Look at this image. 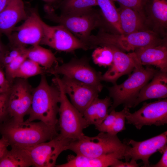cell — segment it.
I'll return each instance as SVG.
<instances>
[{"mask_svg":"<svg viewBox=\"0 0 167 167\" xmlns=\"http://www.w3.org/2000/svg\"><path fill=\"white\" fill-rule=\"evenodd\" d=\"M119 4L131 8L143 15V8L146 0H112Z\"/></svg>","mask_w":167,"mask_h":167,"instance_id":"cell-34","label":"cell"},{"mask_svg":"<svg viewBox=\"0 0 167 167\" xmlns=\"http://www.w3.org/2000/svg\"><path fill=\"white\" fill-rule=\"evenodd\" d=\"M9 144L6 139L2 137L0 139V157L2 155L5 151L7 149Z\"/></svg>","mask_w":167,"mask_h":167,"instance_id":"cell-39","label":"cell"},{"mask_svg":"<svg viewBox=\"0 0 167 167\" xmlns=\"http://www.w3.org/2000/svg\"><path fill=\"white\" fill-rule=\"evenodd\" d=\"M28 15L22 0H10L0 12V35L3 34L8 37L15 25L25 20Z\"/></svg>","mask_w":167,"mask_h":167,"instance_id":"cell-20","label":"cell"},{"mask_svg":"<svg viewBox=\"0 0 167 167\" xmlns=\"http://www.w3.org/2000/svg\"><path fill=\"white\" fill-rule=\"evenodd\" d=\"M126 119L127 124L133 125L138 130L144 126H159L167 124L166 98L149 103L145 102L140 109L134 113L128 111Z\"/></svg>","mask_w":167,"mask_h":167,"instance_id":"cell-13","label":"cell"},{"mask_svg":"<svg viewBox=\"0 0 167 167\" xmlns=\"http://www.w3.org/2000/svg\"><path fill=\"white\" fill-rule=\"evenodd\" d=\"M162 155L160 160L156 164L149 165L148 167H167V147L163 150Z\"/></svg>","mask_w":167,"mask_h":167,"instance_id":"cell-38","label":"cell"},{"mask_svg":"<svg viewBox=\"0 0 167 167\" xmlns=\"http://www.w3.org/2000/svg\"><path fill=\"white\" fill-rule=\"evenodd\" d=\"M43 1L46 2L49 4H51L54 3L56 2L59 0H42Z\"/></svg>","mask_w":167,"mask_h":167,"instance_id":"cell-42","label":"cell"},{"mask_svg":"<svg viewBox=\"0 0 167 167\" xmlns=\"http://www.w3.org/2000/svg\"><path fill=\"white\" fill-rule=\"evenodd\" d=\"M97 6L106 25L108 31L118 34H123L120 27L118 8L112 0H97Z\"/></svg>","mask_w":167,"mask_h":167,"instance_id":"cell-24","label":"cell"},{"mask_svg":"<svg viewBox=\"0 0 167 167\" xmlns=\"http://www.w3.org/2000/svg\"><path fill=\"white\" fill-rule=\"evenodd\" d=\"M134 52L142 65L155 66L167 72V38L160 43L141 47Z\"/></svg>","mask_w":167,"mask_h":167,"instance_id":"cell-19","label":"cell"},{"mask_svg":"<svg viewBox=\"0 0 167 167\" xmlns=\"http://www.w3.org/2000/svg\"><path fill=\"white\" fill-rule=\"evenodd\" d=\"M117 112L115 109L111 110L101 124L96 128L100 132H107L113 125Z\"/></svg>","mask_w":167,"mask_h":167,"instance_id":"cell-35","label":"cell"},{"mask_svg":"<svg viewBox=\"0 0 167 167\" xmlns=\"http://www.w3.org/2000/svg\"><path fill=\"white\" fill-rule=\"evenodd\" d=\"M44 9L46 19L62 25L85 43L95 29L107 30L100 10L92 8L81 13L58 15L49 5H46Z\"/></svg>","mask_w":167,"mask_h":167,"instance_id":"cell-3","label":"cell"},{"mask_svg":"<svg viewBox=\"0 0 167 167\" xmlns=\"http://www.w3.org/2000/svg\"><path fill=\"white\" fill-rule=\"evenodd\" d=\"M108 46L112 50L113 60L108 70L102 75L101 80L114 84L119 78L130 74L135 67L141 64L134 51L126 54L115 47Z\"/></svg>","mask_w":167,"mask_h":167,"instance_id":"cell-16","label":"cell"},{"mask_svg":"<svg viewBox=\"0 0 167 167\" xmlns=\"http://www.w3.org/2000/svg\"><path fill=\"white\" fill-rule=\"evenodd\" d=\"M60 78L62 89L73 105L83 115L86 109L100 92L89 85L65 76Z\"/></svg>","mask_w":167,"mask_h":167,"instance_id":"cell-14","label":"cell"},{"mask_svg":"<svg viewBox=\"0 0 167 167\" xmlns=\"http://www.w3.org/2000/svg\"><path fill=\"white\" fill-rule=\"evenodd\" d=\"M55 76L53 82L58 86L60 92L57 124L59 134L72 141L77 139L84 135V129L90 125L83 115L69 100L62 89L58 76Z\"/></svg>","mask_w":167,"mask_h":167,"instance_id":"cell-7","label":"cell"},{"mask_svg":"<svg viewBox=\"0 0 167 167\" xmlns=\"http://www.w3.org/2000/svg\"><path fill=\"white\" fill-rule=\"evenodd\" d=\"M166 38H161L150 30L120 34L100 29L96 35H91L85 43L89 49L98 46H112L123 52H129L141 47L160 43Z\"/></svg>","mask_w":167,"mask_h":167,"instance_id":"cell-4","label":"cell"},{"mask_svg":"<svg viewBox=\"0 0 167 167\" xmlns=\"http://www.w3.org/2000/svg\"><path fill=\"white\" fill-rule=\"evenodd\" d=\"M130 145L122 143L117 135L100 132L97 135L89 137L84 135L79 139L72 141L68 150L76 155L97 157L116 152H126Z\"/></svg>","mask_w":167,"mask_h":167,"instance_id":"cell-6","label":"cell"},{"mask_svg":"<svg viewBox=\"0 0 167 167\" xmlns=\"http://www.w3.org/2000/svg\"><path fill=\"white\" fill-rule=\"evenodd\" d=\"M37 10L33 8L21 25L14 28L7 37L8 44L19 47L40 45L43 36V28Z\"/></svg>","mask_w":167,"mask_h":167,"instance_id":"cell-12","label":"cell"},{"mask_svg":"<svg viewBox=\"0 0 167 167\" xmlns=\"http://www.w3.org/2000/svg\"><path fill=\"white\" fill-rule=\"evenodd\" d=\"M1 36L0 35V63L6 48V45H5L1 41Z\"/></svg>","mask_w":167,"mask_h":167,"instance_id":"cell-40","label":"cell"},{"mask_svg":"<svg viewBox=\"0 0 167 167\" xmlns=\"http://www.w3.org/2000/svg\"><path fill=\"white\" fill-rule=\"evenodd\" d=\"M139 166V165L137 163L136 161L131 159L130 162L126 161L125 162H123L118 160L112 165V167H138Z\"/></svg>","mask_w":167,"mask_h":167,"instance_id":"cell-37","label":"cell"},{"mask_svg":"<svg viewBox=\"0 0 167 167\" xmlns=\"http://www.w3.org/2000/svg\"><path fill=\"white\" fill-rule=\"evenodd\" d=\"M43 36L40 45L56 50L72 52L78 49H89L86 45L62 25L50 26L42 20Z\"/></svg>","mask_w":167,"mask_h":167,"instance_id":"cell-11","label":"cell"},{"mask_svg":"<svg viewBox=\"0 0 167 167\" xmlns=\"http://www.w3.org/2000/svg\"><path fill=\"white\" fill-rule=\"evenodd\" d=\"M129 110V108L124 107L122 110L117 112L113 125L107 133L113 135H117L118 133L126 129V117L127 113Z\"/></svg>","mask_w":167,"mask_h":167,"instance_id":"cell-32","label":"cell"},{"mask_svg":"<svg viewBox=\"0 0 167 167\" xmlns=\"http://www.w3.org/2000/svg\"><path fill=\"white\" fill-rule=\"evenodd\" d=\"M10 0H0V12L6 7Z\"/></svg>","mask_w":167,"mask_h":167,"instance_id":"cell-41","label":"cell"},{"mask_svg":"<svg viewBox=\"0 0 167 167\" xmlns=\"http://www.w3.org/2000/svg\"><path fill=\"white\" fill-rule=\"evenodd\" d=\"M119 5L118 9L120 27L123 34L150 30L143 15L131 8Z\"/></svg>","mask_w":167,"mask_h":167,"instance_id":"cell-22","label":"cell"},{"mask_svg":"<svg viewBox=\"0 0 167 167\" xmlns=\"http://www.w3.org/2000/svg\"><path fill=\"white\" fill-rule=\"evenodd\" d=\"M46 73L54 75H62L92 86L100 92L103 87L101 83V73L90 65L88 58L86 57L79 59L72 58L68 62L56 65L47 71Z\"/></svg>","mask_w":167,"mask_h":167,"instance_id":"cell-8","label":"cell"},{"mask_svg":"<svg viewBox=\"0 0 167 167\" xmlns=\"http://www.w3.org/2000/svg\"><path fill=\"white\" fill-rule=\"evenodd\" d=\"M27 58L43 67L46 71L58 64V59L51 50L43 48L39 45L26 48Z\"/></svg>","mask_w":167,"mask_h":167,"instance_id":"cell-26","label":"cell"},{"mask_svg":"<svg viewBox=\"0 0 167 167\" xmlns=\"http://www.w3.org/2000/svg\"><path fill=\"white\" fill-rule=\"evenodd\" d=\"M46 70L34 62L27 58L21 64L15 75V78L25 79L38 75L45 74Z\"/></svg>","mask_w":167,"mask_h":167,"instance_id":"cell-28","label":"cell"},{"mask_svg":"<svg viewBox=\"0 0 167 167\" xmlns=\"http://www.w3.org/2000/svg\"><path fill=\"white\" fill-rule=\"evenodd\" d=\"M41 75L39 85L33 88L31 106L27 120L30 121L38 120L48 126H56L60 91L55 84H49L45 74Z\"/></svg>","mask_w":167,"mask_h":167,"instance_id":"cell-2","label":"cell"},{"mask_svg":"<svg viewBox=\"0 0 167 167\" xmlns=\"http://www.w3.org/2000/svg\"><path fill=\"white\" fill-rule=\"evenodd\" d=\"M26 50L24 54L19 56L3 67L6 78L11 84L15 79V74L20 66L22 62L27 58Z\"/></svg>","mask_w":167,"mask_h":167,"instance_id":"cell-31","label":"cell"},{"mask_svg":"<svg viewBox=\"0 0 167 167\" xmlns=\"http://www.w3.org/2000/svg\"><path fill=\"white\" fill-rule=\"evenodd\" d=\"M0 157V167H29L34 166L28 154L23 149L11 147Z\"/></svg>","mask_w":167,"mask_h":167,"instance_id":"cell-25","label":"cell"},{"mask_svg":"<svg viewBox=\"0 0 167 167\" xmlns=\"http://www.w3.org/2000/svg\"><path fill=\"white\" fill-rule=\"evenodd\" d=\"M167 131L146 140L137 141L131 139L126 144L131 145L126 152V161L130 159L135 161L141 160L144 165L148 167L150 157L157 151L162 153L167 147Z\"/></svg>","mask_w":167,"mask_h":167,"instance_id":"cell-15","label":"cell"},{"mask_svg":"<svg viewBox=\"0 0 167 167\" xmlns=\"http://www.w3.org/2000/svg\"><path fill=\"white\" fill-rule=\"evenodd\" d=\"M97 6V0H62L59 4L62 14L83 12Z\"/></svg>","mask_w":167,"mask_h":167,"instance_id":"cell-27","label":"cell"},{"mask_svg":"<svg viewBox=\"0 0 167 167\" xmlns=\"http://www.w3.org/2000/svg\"><path fill=\"white\" fill-rule=\"evenodd\" d=\"M112 102L110 97H96L84 111L83 115L88 124L99 126L107 116Z\"/></svg>","mask_w":167,"mask_h":167,"instance_id":"cell-23","label":"cell"},{"mask_svg":"<svg viewBox=\"0 0 167 167\" xmlns=\"http://www.w3.org/2000/svg\"><path fill=\"white\" fill-rule=\"evenodd\" d=\"M126 152H116L97 157L81 155H70L67 162L56 165L57 167H112L118 160L125 159Z\"/></svg>","mask_w":167,"mask_h":167,"instance_id":"cell-18","label":"cell"},{"mask_svg":"<svg viewBox=\"0 0 167 167\" xmlns=\"http://www.w3.org/2000/svg\"><path fill=\"white\" fill-rule=\"evenodd\" d=\"M143 12L149 29L167 37V0H146Z\"/></svg>","mask_w":167,"mask_h":167,"instance_id":"cell-17","label":"cell"},{"mask_svg":"<svg viewBox=\"0 0 167 167\" xmlns=\"http://www.w3.org/2000/svg\"><path fill=\"white\" fill-rule=\"evenodd\" d=\"M32 89L27 79L16 78L13 80L8 92L10 119L22 121L25 116L28 115L32 103Z\"/></svg>","mask_w":167,"mask_h":167,"instance_id":"cell-10","label":"cell"},{"mask_svg":"<svg viewBox=\"0 0 167 167\" xmlns=\"http://www.w3.org/2000/svg\"><path fill=\"white\" fill-rule=\"evenodd\" d=\"M26 49L25 47L15 46L8 44L0 63V66L3 68L5 66L24 54Z\"/></svg>","mask_w":167,"mask_h":167,"instance_id":"cell-30","label":"cell"},{"mask_svg":"<svg viewBox=\"0 0 167 167\" xmlns=\"http://www.w3.org/2000/svg\"><path fill=\"white\" fill-rule=\"evenodd\" d=\"M93 62L99 66L109 67L112 64L113 55L111 48L108 46L97 47L92 54Z\"/></svg>","mask_w":167,"mask_h":167,"instance_id":"cell-29","label":"cell"},{"mask_svg":"<svg viewBox=\"0 0 167 167\" xmlns=\"http://www.w3.org/2000/svg\"><path fill=\"white\" fill-rule=\"evenodd\" d=\"M157 71L148 66L144 68L140 64L135 68L123 83L108 87L109 97L113 100L109 113L121 104L128 108L133 107L140 90L152 79Z\"/></svg>","mask_w":167,"mask_h":167,"instance_id":"cell-5","label":"cell"},{"mask_svg":"<svg viewBox=\"0 0 167 167\" xmlns=\"http://www.w3.org/2000/svg\"><path fill=\"white\" fill-rule=\"evenodd\" d=\"M167 72L157 71L152 79L141 89L133 107L146 100L165 99L167 97Z\"/></svg>","mask_w":167,"mask_h":167,"instance_id":"cell-21","label":"cell"},{"mask_svg":"<svg viewBox=\"0 0 167 167\" xmlns=\"http://www.w3.org/2000/svg\"><path fill=\"white\" fill-rule=\"evenodd\" d=\"M11 87V84L6 79L3 68L0 66V92H8Z\"/></svg>","mask_w":167,"mask_h":167,"instance_id":"cell-36","label":"cell"},{"mask_svg":"<svg viewBox=\"0 0 167 167\" xmlns=\"http://www.w3.org/2000/svg\"><path fill=\"white\" fill-rule=\"evenodd\" d=\"M8 100V92H0V125L10 119Z\"/></svg>","mask_w":167,"mask_h":167,"instance_id":"cell-33","label":"cell"},{"mask_svg":"<svg viewBox=\"0 0 167 167\" xmlns=\"http://www.w3.org/2000/svg\"><path fill=\"white\" fill-rule=\"evenodd\" d=\"M57 129L41 121L16 122L9 119L0 125V133L11 147L25 148L52 139L59 134Z\"/></svg>","mask_w":167,"mask_h":167,"instance_id":"cell-1","label":"cell"},{"mask_svg":"<svg viewBox=\"0 0 167 167\" xmlns=\"http://www.w3.org/2000/svg\"><path fill=\"white\" fill-rule=\"evenodd\" d=\"M72 140L59 134L52 139L24 149L35 167L56 166L57 160L63 152L68 150Z\"/></svg>","mask_w":167,"mask_h":167,"instance_id":"cell-9","label":"cell"}]
</instances>
